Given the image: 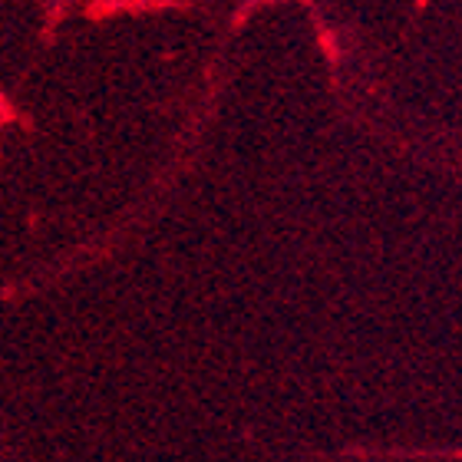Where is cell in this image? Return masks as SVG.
I'll list each match as a JSON object with an SVG mask.
<instances>
[]
</instances>
